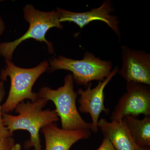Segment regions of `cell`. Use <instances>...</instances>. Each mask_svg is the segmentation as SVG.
I'll use <instances>...</instances> for the list:
<instances>
[{"mask_svg": "<svg viewBox=\"0 0 150 150\" xmlns=\"http://www.w3.org/2000/svg\"><path fill=\"white\" fill-rule=\"evenodd\" d=\"M124 118L130 135L137 146H150V116H145L142 120L131 115H127Z\"/></svg>", "mask_w": 150, "mask_h": 150, "instance_id": "12", "label": "cell"}, {"mask_svg": "<svg viewBox=\"0 0 150 150\" xmlns=\"http://www.w3.org/2000/svg\"><path fill=\"white\" fill-rule=\"evenodd\" d=\"M97 150H116L111 142L107 138H104L102 144Z\"/></svg>", "mask_w": 150, "mask_h": 150, "instance_id": "15", "label": "cell"}, {"mask_svg": "<svg viewBox=\"0 0 150 150\" xmlns=\"http://www.w3.org/2000/svg\"><path fill=\"white\" fill-rule=\"evenodd\" d=\"M5 89L4 83V81L0 82V140L7 138V137H12L13 134H11L5 126L3 122L2 112L1 110V102L4 98L5 95Z\"/></svg>", "mask_w": 150, "mask_h": 150, "instance_id": "13", "label": "cell"}, {"mask_svg": "<svg viewBox=\"0 0 150 150\" xmlns=\"http://www.w3.org/2000/svg\"><path fill=\"white\" fill-rule=\"evenodd\" d=\"M118 72V67L117 66L104 80L99 81L95 87L91 88V83H90L85 90L79 88L77 92L80 95L79 110L82 113H89L91 116V131L94 133H96L98 131V123L100 113L103 111L106 113L109 112V109L106 108L104 105V89Z\"/></svg>", "mask_w": 150, "mask_h": 150, "instance_id": "7", "label": "cell"}, {"mask_svg": "<svg viewBox=\"0 0 150 150\" xmlns=\"http://www.w3.org/2000/svg\"><path fill=\"white\" fill-rule=\"evenodd\" d=\"M98 127L102 131L104 138L108 139L116 150H137L138 146L132 139L127 128L125 119L108 122L101 118Z\"/></svg>", "mask_w": 150, "mask_h": 150, "instance_id": "11", "label": "cell"}, {"mask_svg": "<svg viewBox=\"0 0 150 150\" xmlns=\"http://www.w3.org/2000/svg\"><path fill=\"white\" fill-rule=\"evenodd\" d=\"M15 144V139L12 137L0 140V150H11Z\"/></svg>", "mask_w": 150, "mask_h": 150, "instance_id": "14", "label": "cell"}, {"mask_svg": "<svg viewBox=\"0 0 150 150\" xmlns=\"http://www.w3.org/2000/svg\"><path fill=\"white\" fill-rule=\"evenodd\" d=\"M50 72L65 70L72 73L73 80L78 85L84 86L86 88L91 81H103L111 72L112 63L96 58L90 52H86L81 60L60 56L49 60Z\"/></svg>", "mask_w": 150, "mask_h": 150, "instance_id": "5", "label": "cell"}, {"mask_svg": "<svg viewBox=\"0 0 150 150\" xmlns=\"http://www.w3.org/2000/svg\"><path fill=\"white\" fill-rule=\"evenodd\" d=\"M71 74L67 75L64 85L56 90L45 87L37 94L39 98L51 100L55 104L56 112L61 118L62 129L67 130H91V123L81 117L76 105L78 94L74 91Z\"/></svg>", "mask_w": 150, "mask_h": 150, "instance_id": "4", "label": "cell"}, {"mask_svg": "<svg viewBox=\"0 0 150 150\" xmlns=\"http://www.w3.org/2000/svg\"><path fill=\"white\" fill-rule=\"evenodd\" d=\"M46 142L45 150H70L79 140L88 139L90 130H67L60 129L53 123L41 129Z\"/></svg>", "mask_w": 150, "mask_h": 150, "instance_id": "10", "label": "cell"}, {"mask_svg": "<svg viewBox=\"0 0 150 150\" xmlns=\"http://www.w3.org/2000/svg\"><path fill=\"white\" fill-rule=\"evenodd\" d=\"M48 100L38 98L34 102L23 101L15 108L17 115H10L2 112L3 122L11 134L16 130L28 131L30 139L26 141L24 147L26 149L33 147L34 150H43L40 144L39 131L44 126L59 120L56 110H43Z\"/></svg>", "mask_w": 150, "mask_h": 150, "instance_id": "1", "label": "cell"}, {"mask_svg": "<svg viewBox=\"0 0 150 150\" xmlns=\"http://www.w3.org/2000/svg\"><path fill=\"white\" fill-rule=\"evenodd\" d=\"M25 19L29 23V27L24 34L11 42L0 43V55L6 60L11 61L14 51L22 42L27 39H35L44 42L48 46L49 53L54 52L52 43L46 40V33L52 28L62 29L63 26L59 21L60 14L57 11H41L28 4L23 8Z\"/></svg>", "mask_w": 150, "mask_h": 150, "instance_id": "3", "label": "cell"}, {"mask_svg": "<svg viewBox=\"0 0 150 150\" xmlns=\"http://www.w3.org/2000/svg\"><path fill=\"white\" fill-rule=\"evenodd\" d=\"M21 146L19 144H15L13 146L11 150H21Z\"/></svg>", "mask_w": 150, "mask_h": 150, "instance_id": "17", "label": "cell"}, {"mask_svg": "<svg viewBox=\"0 0 150 150\" xmlns=\"http://www.w3.org/2000/svg\"><path fill=\"white\" fill-rule=\"evenodd\" d=\"M1 1H0V2ZM6 29L5 24L1 16L0 15V36L2 35Z\"/></svg>", "mask_w": 150, "mask_h": 150, "instance_id": "16", "label": "cell"}, {"mask_svg": "<svg viewBox=\"0 0 150 150\" xmlns=\"http://www.w3.org/2000/svg\"><path fill=\"white\" fill-rule=\"evenodd\" d=\"M5 69L1 71L0 79L2 81L9 77L11 86L8 96L1 105L2 112L8 113L15 109L17 105L25 99L34 102L38 98L32 91L35 81L49 68L48 62L44 61L34 68L24 69L16 67L11 61L6 60Z\"/></svg>", "mask_w": 150, "mask_h": 150, "instance_id": "2", "label": "cell"}, {"mask_svg": "<svg viewBox=\"0 0 150 150\" xmlns=\"http://www.w3.org/2000/svg\"><path fill=\"white\" fill-rule=\"evenodd\" d=\"M137 150H150V146H138Z\"/></svg>", "mask_w": 150, "mask_h": 150, "instance_id": "18", "label": "cell"}, {"mask_svg": "<svg viewBox=\"0 0 150 150\" xmlns=\"http://www.w3.org/2000/svg\"><path fill=\"white\" fill-rule=\"evenodd\" d=\"M122 66L119 74L127 81L150 85V55L122 46Z\"/></svg>", "mask_w": 150, "mask_h": 150, "instance_id": "8", "label": "cell"}, {"mask_svg": "<svg viewBox=\"0 0 150 150\" xmlns=\"http://www.w3.org/2000/svg\"><path fill=\"white\" fill-rule=\"evenodd\" d=\"M126 91L118 100L111 114V121H122L127 115L138 116L143 114L150 116L149 86L127 82Z\"/></svg>", "mask_w": 150, "mask_h": 150, "instance_id": "6", "label": "cell"}, {"mask_svg": "<svg viewBox=\"0 0 150 150\" xmlns=\"http://www.w3.org/2000/svg\"><path fill=\"white\" fill-rule=\"evenodd\" d=\"M113 11L112 3L109 0L104 1L99 7L85 12H74L57 8L60 14L59 21L61 23L64 22H73L81 29L92 21H100L106 23L120 39L121 33L118 17L110 14Z\"/></svg>", "mask_w": 150, "mask_h": 150, "instance_id": "9", "label": "cell"}]
</instances>
